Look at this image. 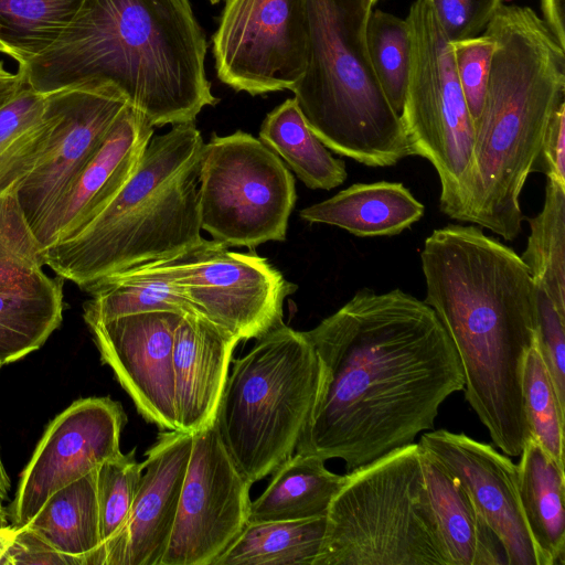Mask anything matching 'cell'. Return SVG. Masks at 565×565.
Returning a JSON list of instances; mask_svg holds the SVG:
<instances>
[{"label":"cell","instance_id":"13","mask_svg":"<svg viewBox=\"0 0 565 565\" xmlns=\"http://www.w3.org/2000/svg\"><path fill=\"white\" fill-rule=\"evenodd\" d=\"M192 435L177 516L161 565H213L248 522L252 483L214 425Z\"/></svg>","mask_w":565,"mask_h":565},{"label":"cell","instance_id":"9","mask_svg":"<svg viewBox=\"0 0 565 565\" xmlns=\"http://www.w3.org/2000/svg\"><path fill=\"white\" fill-rule=\"evenodd\" d=\"M409 67L402 124L412 156L428 160L440 182V210L465 222L475 127L445 36L427 0L406 17Z\"/></svg>","mask_w":565,"mask_h":565},{"label":"cell","instance_id":"38","mask_svg":"<svg viewBox=\"0 0 565 565\" xmlns=\"http://www.w3.org/2000/svg\"><path fill=\"white\" fill-rule=\"evenodd\" d=\"M535 343L551 377L558 403L565 411V319L547 295L536 286Z\"/></svg>","mask_w":565,"mask_h":565},{"label":"cell","instance_id":"6","mask_svg":"<svg viewBox=\"0 0 565 565\" xmlns=\"http://www.w3.org/2000/svg\"><path fill=\"white\" fill-rule=\"evenodd\" d=\"M308 60L292 87L313 134L330 150L367 167L412 156L397 114L374 74L366 24L371 0H306Z\"/></svg>","mask_w":565,"mask_h":565},{"label":"cell","instance_id":"11","mask_svg":"<svg viewBox=\"0 0 565 565\" xmlns=\"http://www.w3.org/2000/svg\"><path fill=\"white\" fill-rule=\"evenodd\" d=\"M308 42L306 0H226L212 36L217 77L253 96L291 90Z\"/></svg>","mask_w":565,"mask_h":565},{"label":"cell","instance_id":"24","mask_svg":"<svg viewBox=\"0 0 565 565\" xmlns=\"http://www.w3.org/2000/svg\"><path fill=\"white\" fill-rule=\"evenodd\" d=\"M263 493L250 501L248 522L290 521L326 516L347 480L326 468L317 455H291L273 472Z\"/></svg>","mask_w":565,"mask_h":565},{"label":"cell","instance_id":"37","mask_svg":"<svg viewBox=\"0 0 565 565\" xmlns=\"http://www.w3.org/2000/svg\"><path fill=\"white\" fill-rule=\"evenodd\" d=\"M451 46L456 73L475 121L482 109L495 42L490 34L483 32L473 38L451 42Z\"/></svg>","mask_w":565,"mask_h":565},{"label":"cell","instance_id":"49","mask_svg":"<svg viewBox=\"0 0 565 565\" xmlns=\"http://www.w3.org/2000/svg\"><path fill=\"white\" fill-rule=\"evenodd\" d=\"M2 364H3V363H2V361L0 360V367L2 366Z\"/></svg>","mask_w":565,"mask_h":565},{"label":"cell","instance_id":"30","mask_svg":"<svg viewBox=\"0 0 565 565\" xmlns=\"http://www.w3.org/2000/svg\"><path fill=\"white\" fill-rule=\"evenodd\" d=\"M324 531L326 516L247 522L213 565H312Z\"/></svg>","mask_w":565,"mask_h":565},{"label":"cell","instance_id":"29","mask_svg":"<svg viewBox=\"0 0 565 565\" xmlns=\"http://www.w3.org/2000/svg\"><path fill=\"white\" fill-rule=\"evenodd\" d=\"M53 124L45 94L26 84L0 107V195L15 191L34 169Z\"/></svg>","mask_w":565,"mask_h":565},{"label":"cell","instance_id":"34","mask_svg":"<svg viewBox=\"0 0 565 565\" xmlns=\"http://www.w3.org/2000/svg\"><path fill=\"white\" fill-rule=\"evenodd\" d=\"M142 475L135 449L103 461L96 472V494L100 539L106 564L114 554L127 525Z\"/></svg>","mask_w":565,"mask_h":565},{"label":"cell","instance_id":"1","mask_svg":"<svg viewBox=\"0 0 565 565\" xmlns=\"http://www.w3.org/2000/svg\"><path fill=\"white\" fill-rule=\"evenodd\" d=\"M319 384L296 452L344 461L347 472L433 430L465 385L457 351L425 301L369 288L309 331Z\"/></svg>","mask_w":565,"mask_h":565},{"label":"cell","instance_id":"43","mask_svg":"<svg viewBox=\"0 0 565 565\" xmlns=\"http://www.w3.org/2000/svg\"><path fill=\"white\" fill-rule=\"evenodd\" d=\"M24 85L25 78L20 70L12 73L0 62V107L12 99Z\"/></svg>","mask_w":565,"mask_h":565},{"label":"cell","instance_id":"25","mask_svg":"<svg viewBox=\"0 0 565 565\" xmlns=\"http://www.w3.org/2000/svg\"><path fill=\"white\" fill-rule=\"evenodd\" d=\"M97 469L51 494L24 525L61 553L105 565L96 494Z\"/></svg>","mask_w":565,"mask_h":565},{"label":"cell","instance_id":"8","mask_svg":"<svg viewBox=\"0 0 565 565\" xmlns=\"http://www.w3.org/2000/svg\"><path fill=\"white\" fill-rule=\"evenodd\" d=\"M312 565H449L418 443L347 472Z\"/></svg>","mask_w":565,"mask_h":565},{"label":"cell","instance_id":"18","mask_svg":"<svg viewBox=\"0 0 565 565\" xmlns=\"http://www.w3.org/2000/svg\"><path fill=\"white\" fill-rule=\"evenodd\" d=\"M153 132L139 111L126 108L100 149L35 231L42 250L76 236L107 207L134 174Z\"/></svg>","mask_w":565,"mask_h":565},{"label":"cell","instance_id":"28","mask_svg":"<svg viewBox=\"0 0 565 565\" xmlns=\"http://www.w3.org/2000/svg\"><path fill=\"white\" fill-rule=\"evenodd\" d=\"M259 140L312 190H331L348 177L342 159L331 154L307 124L295 98H288L264 119Z\"/></svg>","mask_w":565,"mask_h":565},{"label":"cell","instance_id":"12","mask_svg":"<svg viewBox=\"0 0 565 565\" xmlns=\"http://www.w3.org/2000/svg\"><path fill=\"white\" fill-rule=\"evenodd\" d=\"M172 279L186 301L239 341L282 323V305L297 286L265 257L205 239L171 258Z\"/></svg>","mask_w":565,"mask_h":565},{"label":"cell","instance_id":"20","mask_svg":"<svg viewBox=\"0 0 565 565\" xmlns=\"http://www.w3.org/2000/svg\"><path fill=\"white\" fill-rule=\"evenodd\" d=\"M238 342L200 313L182 315L172 352L178 431L194 434L213 424Z\"/></svg>","mask_w":565,"mask_h":565},{"label":"cell","instance_id":"46","mask_svg":"<svg viewBox=\"0 0 565 565\" xmlns=\"http://www.w3.org/2000/svg\"><path fill=\"white\" fill-rule=\"evenodd\" d=\"M7 525H9L8 513L0 502V527H4Z\"/></svg>","mask_w":565,"mask_h":565},{"label":"cell","instance_id":"45","mask_svg":"<svg viewBox=\"0 0 565 565\" xmlns=\"http://www.w3.org/2000/svg\"><path fill=\"white\" fill-rule=\"evenodd\" d=\"M10 488V480L7 476V472L3 468L1 458H0V502L8 497V491Z\"/></svg>","mask_w":565,"mask_h":565},{"label":"cell","instance_id":"35","mask_svg":"<svg viewBox=\"0 0 565 565\" xmlns=\"http://www.w3.org/2000/svg\"><path fill=\"white\" fill-rule=\"evenodd\" d=\"M522 396L530 437L564 466L565 411L558 403L535 341L524 359Z\"/></svg>","mask_w":565,"mask_h":565},{"label":"cell","instance_id":"4","mask_svg":"<svg viewBox=\"0 0 565 565\" xmlns=\"http://www.w3.org/2000/svg\"><path fill=\"white\" fill-rule=\"evenodd\" d=\"M495 42L475 136L465 222L513 241L520 195L551 118L565 103V50L530 7L502 3L484 30Z\"/></svg>","mask_w":565,"mask_h":565},{"label":"cell","instance_id":"7","mask_svg":"<svg viewBox=\"0 0 565 565\" xmlns=\"http://www.w3.org/2000/svg\"><path fill=\"white\" fill-rule=\"evenodd\" d=\"M319 375L312 344L284 322L234 360L213 425L233 463L252 484L294 455Z\"/></svg>","mask_w":565,"mask_h":565},{"label":"cell","instance_id":"44","mask_svg":"<svg viewBox=\"0 0 565 565\" xmlns=\"http://www.w3.org/2000/svg\"><path fill=\"white\" fill-rule=\"evenodd\" d=\"M17 527L14 525H7L0 527V565H3L6 552L13 539Z\"/></svg>","mask_w":565,"mask_h":565},{"label":"cell","instance_id":"47","mask_svg":"<svg viewBox=\"0 0 565 565\" xmlns=\"http://www.w3.org/2000/svg\"><path fill=\"white\" fill-rule=\"evenodd\" d=\"M220 1H221V0H210V2H211L212 4H216V3H218Z\"/></svg>","mask_w":565,"mask_h":565},{"label":"cell","instance_id":"10","mask_svg":"<svg viewBox=\"0 0 565 565\" xmlns=\"http://www.w3.org/2000/svg\"><path fill=\"white\" fill-rule=\"evenodd\" d=\"M297 199L284 161L254 136H213L201 151L198 204L201 228L225 247L286 239Z\"/></svg>","mask_w":565,"mask_h":565},{"label":"cell","instance_id":"5","mask_svg":"<svg viewBox=\"0 0 565 565\" xmlns=\"http://www.w3.org/2000/svg\"><path fill=\"white\" fill-rule=\"evenodd\" d=\"M204 141L194 121L152 136L134 174L76 236L42 250L44 266L82 289L201 245L198 185Z\"/></svg>","mask_w":565,"mask_h":565},{"label":"cell","instance_id":"33","mask_svg":"<svg viewBox=\"0 0 565 565\" xmlns=\"http://www.w3.org/2000/svg\"><path fill=\"white\" fill-rule=\"evenodd\" d=\"M366 46L374 74L393 109L401 115L409 67V31L405 19L372 10Z\"/></svg>","mask_w":565,"mask_h":565},{"label":"cell","instance_id":"21","mask_svg":"<svg viewBox=\"0 0 565 565\" xmlns=\"http://www.w3.org/2000/svg\"><path fill=\"white\" fill-rule=\"evenodd\" d=\"M422 465L428 501L449 565H508L501 541L458 480L423 449Z\"/></svg>","mask_w":565,"mask_h":565},{"label":"cell","instance_id":"2","mask_svg":"<svg viewBox=\"0 0 565 565\" xmlns=\"http://www.w3.org/2000/svg\"><path fill=\"white\" fill-rule=\"evenodd\" d=\"M420 260L424 301L457 351L466 399L494 445L516 457L530 437L522 373L536 338V284L512 248L475 224L433 231Z\"/></svg>","mask_w":565,"mask_h":565},{"label":"cell","instance_id":"39","mask_svg":"<svg viewBox=\"0 0 565 565\" xmlns=\"http://www.w3.org/2000/svg\"><path fill=\"white\" fill-rule=\"evenodd\" d=\"M450 41L473 38L484 32L503 3L502 0H427Z\"/></svg>","mask_w":565,"mask_h":565},{"label":"cell","instance_id":"32","mask_svg":"<svg viewBox=\"0 0 565 565\" xmlns=\"http://www.w3.org/2000/svg\"><path fill=\"white\" fill-rule=\"evenodd\" d=\"M83 0H0V53L23 66L46 50Z\"/></svg>","mask_w":565,"mask_h":565},{"label":"cell","instance_id":"31","mask_svg":"<svg viewBox=\"0 0 565 565\" xmlns=\"http://www.w3.org/2000/svg\"><path fill=\"white\" fill-rule=\"evenodd\" d=\"M527 221L530 235L520 257L565 319V186L548 180L542 211Z\"/></svg>","mask_w":565,"mask_h":565},{"label":"cell","instance_id":"48","mask_svg":"<svg viewBox=\"0 0 565 565\" xmlns=\"http://www.w3.org/2000/svg\"><path fill=\"white\" fill-rule=\"evenodd\" d=\"M374 4L379 1V0H371Z\"/></svg>","mask_w":565,"mask_h":565},{"label":"cell","instance_id":"22","mask_svg":"<svg viewBox=\"0 0 565 565\" xmlns=\"http://www.w3.org/2000/svg\"><path fill=\"white\" fill-rule=\"evenodd\" d=\"M424 205L401 182L355 183L302 209L308 223L333 225L359 237L393 236L420 220Z\"/></svg>","mask_w":565,"mask_h":565},{"label":"cell","instance_id":"36","mask_svg":"<svg viewBox=\"0 0 565 565\" xmlns=\"http://www.w3.org/2000/svg\"><path fill=\"white\" fill-rule=\"evenodd\" d=\"M42 247L17 192L0 195V290L23 287L43 273Z\"/></svg>","mask_w":565,"mask_h":565},{"label":"cell","instance_id":"42","mask_svg":"<svg viewBox=\"0 0 565 565\" xmlns=\"http://www.w3.org/2000/svg\"><path fill=\"white\" fill-rule=\"evenodd\" d=\"M542 20L565 50V0H541Z\"/></svg>","mask_w":565,"mask_h":565},{"label":"cell","instance_id":"19","mask_svg":"<svg viewBox=\"0 0 565 565\" xmlns=\"http://www.w3.org/2000/svg\"><path fill=\"white\" fill-rule=\"evenodd\" d=\"M192 447V435L161 433L141 462L145 473L130 515L108 565H161Z\"/></svg>","mask_w":565,"mask_h":565},{"label":"cell","instance_id":"41","mask_svg":"<svg viewBox=\"0 0 565 565\" xmlns=\"http://www.w3.org/2000/svg\"><path fill=\"white\" fill-rule=\"evenodd\" d=\"M565 186V103L554 113L545 131L533 172Z\"/></svg>","mask_w":565,"mask_h":565},{"label":"cell","instance_id":"15","mask_svg":"<svg viewBox=\"0 0 565 565\" xmlns=\"http://www.w3.org/2000/svg\"><path fill=\"white\" fill-rule=\"evenodd\" d=\"M125 423L121 405L109 397L78 399L58 414L21 473L12 525H26L51 494L119 455Z\"/></svg>","mask_w":565,"mask_h":565},{"label":"cell","instance_id":"14","mask_svg":"<svg viewBox=\"0 0 565 565\" xmlns=\"http://www.w3.org/2000/svg\"><path fill=\"white\" fill-rule=\"evenodd\" d=\"M45 102L54 116L47 146L15 190L33 233L130 106L126 96L109 83L60 88L46 93Z\"/></svg>","mask_w":565,"mask_h":565},{"label":"cell","instance_id":"16","mask_svg":"<svg viewBox=\"0 0 565 565\" xmlns=\"http://www.w3.org/2000/svg\"><path fill=\"white\" fill-rule=\"evenodd\" d=\"M181 317L173 311H148L87 324L103 363L138 412L166 430H178L172 352Z\"/></svg>","mask_w":565,"mask_h":565},{"label":"cell","instance_id":"17","mask_svg":"<svg viewBox=\"0 0 565 565\" xmlns=\"http://www.w3.org/2000/svg\"><path fill=\"white\" fill-rule=\"evenodd\" d=\"M418 445L466 490L501 541L508 565H539L518 495V466L463 433L433 429L422 435Z\"/></svg>","mask_w":565,"mask_h":565},{"label":"cell","instance_id":"27","mask_svg":"<svg viewBox=\"0 0 565 565\" xmlns=\"http://www.w3.org/2000/svg\"><path fill=\"white\" fill-rule=\"evenodd\" d=\"M63 279L44 271L30 284L0 290V360L14 362L38 350L63 320Z\"/></svg>","mask_w":565,"mask_h":565},{"label":"cell","instance_id":"23","mask_svg":"<svg viewBox=\"0 0 565 565\" xmlns=\"http://www.w3.org/2000/svg\"><path fill=\"white\" fill-rule=\"evenodd\" d=\"M516 466L518 495L539 565H564V466L532 437L523 446Z\"/></svg>","mask_w":565,"mask_h":565},{"label":"cell","instance_id":"40","mask_svg":"<svg viewBox=\"0 0 565 565\" xmlns=\"http://www.w3.org/2000/svg\"><path fill=\"white\" fill-rule=\"evenodd\" d=\"M17 527V526H15ZM86 565L81 557L55 550L44 539L26 526L17 527L6 552L3 565Z\"/></svg>","mask_w":565,"mask_h":565},{"label":"cell","instance_id":"3","mask_svg":"<svg viewBox=\"0 0 565 565\" xmlns=\"http://www.w3.org/2000/svg\"><path fill=\"white\" fill-rule=\"evenodd\" d=\"M206 49L190 0H83L58 38L19 70L42 94L109 83L154 128L194 121L218 102Z\"/></svg>","mask_w":565,"mask_h":565},{"label":"cell","instance_id":"26","mask_svg":"<svg viewBox=\"0 0 565 565\" xmlns=\"http://www.w3.org/2000/svg\"><path fill=\"white\" fill-rule=\"evenodd\" d=\"M85 290L90 295L83 306L86 324L148 311L195 312L173 282L171 258L109 276Z\"/></svg>","mask_w":565,"mask_h":565}]
</instances>
